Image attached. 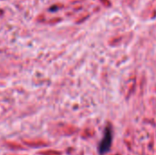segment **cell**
Segmentation results:
<instances>
[{"label": "cell", "mask_w": 156, "mask_h": 155, "mask_svg": "<svg viewBox=\"0 0 156 155\" xmlns=\"http://www.w3.org/2000/svg\"><path fill=\"white\" fill-rule=\"evenodd\" d=\"M112 131H111L110 127H108L105 130L104 137L99 145V151L101 154L107 153L110 150V148L112 146Z\"/></svg>", "instance_id": "cell-1"}, {"label": "cell", "mask_w": 156, "mask_h": 155, "mask_svg": "<svg viewBox=\"0 0 156 155\" xmlns=\"http://www.w3.org/2000/svg\"><path fill=\"white\" fill-rule=\"evenodd\" d=\"M23 143L25 145L30 147V148H37V147H40V146H44L46 145V143L40 140H23Z\"/></svg>", "instance_id": "cell-2"}, {"label": "cell", "mask_w": 156, "mask_h": 155, "mask_svg": "<svg viewBox=\"0 0 156 155\" xmlns=\"http://www.w3.org/2000/svg\"><path fill=\"white\" fill-rule=\"evenodd\" d=\"M5 144L7 145L8 148L12 149V150H25L24 147H22L21 144L17 143H14V142H6Z\"/></svg>", "instance_id": "cell-3"}]
</instances>
